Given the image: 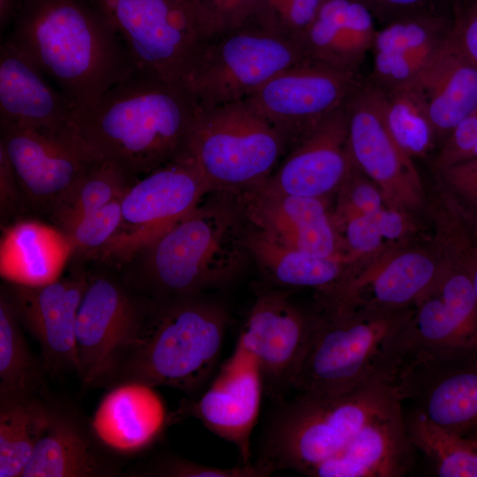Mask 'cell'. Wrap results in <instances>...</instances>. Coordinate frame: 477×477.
<instances>
[{"instance_id": "1", "label": "cell", "mask_w": 477, "mask_h": 477, "mask_svg": "<svg viewBox=\"0 0 477 477\" xmlns=\"http://www.w3.org/2000/svg\"><path fill=\"white\" fill-rule=\"evenodd\" d=\"M228 318L223 305L202 293L148 298L135 334L114 352L89 388L141 382L196 393L217 363Z\"/></svg>"}, {"instance_id": "2", "label": "cell", "mask_w": 477, "mask_h": 477, "mask_svg": "<svg viewBox=\"0 0 477 477\" xmlns=\"http://www.w3.org/2000/svg\"><path fill=\"white\" fill-rule=\"evenodd\" d=\"M198 111L185 84L134 70L94 104L76 111V121L99 158L136 178L186 151Z\"/></svg>"}, {"instance_id": "3", "label": "cell", "mask_w": 477, "mask_h": 477, "mask_svg": "<svg viewBox=\"0 0 477 477\" xmlns=\"http://www.w3.org/2000/svg\"><path fill=\"white\" fill-rule=\"evenodd\" d=\"M11 37L76 111L94 104L134 71L120 36L93 4L83 0H21Z\"/></svg>"}, {"instance_id": "4", "label": "cell", "mask_w": 477, "mask_h": 477, "mask_svg": "<svg viewBox=\"0 0 477 477\" xmlns=\"http://www.w3.org/2000/svg\"><path fill=\"white\" fill-rule=\"evenodd\" d=\"M248 255L235 201L203 199L133 258L139 268L125 284L150 299L201 294L234 281Z\"/></svg>"}, {"instance_id": "5", "label": "cell", "mask_w": 477, "mask_h": 477, "mask_svg": "<svg viewBox=\"0 0 477 477\" xmlns=\"http://www.w3.org/2000/svg\"><path fill=\"white\" fill-rule=\"evenodd\" d=\"M398 404L391 381L384 376L340 394L298 392L270 420L255 463L270 474L285 469L305 475Z\"/></svg>"}, {"instance_id": "6", "label": "cell", "mask_w": 477, "mask_h": 477, "mask_svg": "<svg viewBox=\"0 0 477 477\" xmlns=\"http://www.w3.org/2000/svg\"><path fill=\"white\" fill-rule=\"evenodd\" d=\"M411 310L356 313L316 306L292 390L340 394L380 376L392 382L399 335Z\"/></svg>"}, {"instance_id": "7", "label": "cell", "mask_w": 477, "mask_h": 477, "mask_svg": "<svg viewBox=\"0 0 477 477\" xmlns=\"http://www.w3.org/2000/svg\"><path fill=\"white\" fill-rule=\"evenodd\" d=\"M289 146L246 100L201 110L187 144L212 191L238 193L264 185Z\"/></svg>"}, {"instance_id": "8", "label": "cell", "mask_w": 477, "mask_h": 477, "mask_svg": "<svg viewBox=\"0 0 477 477\" xmlns=\"http://www.w3.org/2000/svg\"><path fill=\"white\" fill-rule=\"evenodd\" d=\"M135 71L185 84L206 43L188 0H92Z\"/></svg>"}, {"instance_id": "9", "label": "cell", "mask_w": 477, "mask_h": 477, "mask_svg": "<svg viewBox=\"0 0 477 477\" xmlns=\"http://www.w3.org/2000/svg\"><path fill=\"white\" fill-rule=\"evenodd\" d=\"M305 60L298 42L257 23L208 40L186 87L201 110L245 100L280 72Z\"/></svg>"}, {"instance_id": "10", "label": "cell", "mask_w": 477, "mask_h": 477, "mask_svg": "<svg viewBox=\"0 0 477 477\" xmlns=\"http://www.w3.org/2000/svg\"><path fill=\"white\" fill-rule=\"evenodd\" d=\"M211 191L187 151L135 179L121 200L120 227L97 256L115 263L130 262Z\"/></svg>"}, {"instance_id": "11", "label": "cell", "mask_w": 477, "mask_h": 477, "mask_svg": "<svg viewBox=\"0 0 477 477\" xmlns=\"http://www.w3.org/2000/svg\"><path fill=\"white\" fill-rule=\"evenodd\" d=\"M443 263L432 236L400 243L352 264L334 291L317 296L316 306L356 313L407 308L433 284Z\"/></svg>"}, {"instance_id": "12", "label": "cell", "mask_w": 477, "mask_h": 477, "mask_svg": "<svg viewBox=\"0 0 477 477\" xmlns=\"http://www.w3.org/2000/svg\"><path fill=\"white\" fill-rule=\"evenodd\" d=\"M348 147L355 167L382 191L387 204L419 220L428 216V195L411 157L383 119L381 90L360 82L345 102Z\"/></svg>"}, {"instance_id": "13", "label": "cell", "mask_w": 477, "mask_h": 477, "mask_svg": "<svg viewBox=\"0 0 477 477\" xmlns=\"http://www.w3.org/2000/svg\"><path fill=\"white\" fill-rule=\"evenodd\" d=\"M392 385L402 404L443 428L467 436L477 432V349L408 355Z\"/></svg>"}, {"instance_id": "14", "label": "cell", "mask_w": 477, "mask_h": 477, "mask_svg": "<svg viewBox=\"0 0 477 477\" xmlns=\"http://www.w3.org/2000/svg\"><path fill=\"white\" fill-rule=\"evenodd\" d=\"M360 82L358 73L305 59L276 74L245 100L293 146L343 106Z\"/></svg>"}, {"instance_id": "15", "label": "cell", "mask_w": 477, "mask_h": 477, "mask_svg": "<svg viewBox=\"0 0 477 477\" xmlns=\"http://www.w3.org/2000/svg\"><path fill=\"white\" fill-rule=\"evenodd\" d=\"M444 255V254H443ZM477 349V301L466 272L444 255L433 284L412 306L398 344V364L418 352Z\"/></svg>"}, {"instance_id": "16", "label": "cell", "mask_w": 477, "mask_h": 477, "mask_svg": "<svg viewBox=\"0 0 477 477\" xmlns=\"http://www.w3.org/2000/svg\"><path fill=\"white\" fill-rule=\"evenodd\" d=\"M0 147L25 198L50 212L101 159L80 135L26 128H1Z\"/></svg>"}, {"instance_id": "17", "label": "cell", "mask_w": 477, "mask_h": 477, "mask_svg": "<svg viewBox=\"0 0 477 477\" xmlns=\"http://www.w3.org/2000/svg\"><path fill=\"white\" fill-rule=\"evenodd\" d=\"M313 322V312L296 306L285 291H263L254 302L238 341L254 357L272 397L292 390Z\"/></svg>"}, {"instance_id": "18", "label": "cell", "mask_w": 477, "mask_h": 477, "mask_svg": "<svg viewBox=\"0 0 477 477\" xmlns=\"http://www.w3.org/2000/svg\"><path fill=\"white\" fill-rule=\"evenodd\" d=\"M88 278L79 271L43 285L6 282L2 287L21 326L38 343L45 371L52 376L78 373L76 319Z\"/></svg>"}, {"instance_id": "19", "label": "cell", "mask_w": 477, "mask_h": 477, "mask_svg": "<svg viewBox=\"0 0 477 477\" xmlns=\"http://www.w3.org/2000/svg\"><path fill=\"white\" fill-rule=\"evenodd\" d=\"M148 298L105 275L89 276L76 319L77 375L86 388L140 327Z\"/></svg>"}, {"instance_id": "20", "label": "cell", "mask_w": 477, "mask_h": 477, "mask_svg": "<svg viewBox=\"0 0 477 477\" xmlns=\"http://www.w3.org/2000/svg\"><path fill=\"white\" fill-rule=\"evenodd\" d=\"M263 389L257 361L238 341L208 389L197 400L184 404L171 417L198 419L216 435L236 447L241 464L249 465L250 437Z\"/></svg>"}, {"instance_id": "21", "label": "cell", "mask_w": 477, "mask_h": 477, "mask_svg": "<svg viewBox=\"0 0 477 477\" xmlns=\"http://www.w3.org/2000/svg\"><path fill=\"white\" fill-rule=\"evenodd\" d=\"M246 223L287 247L343 257L325 199L285 194L261 186L233 194Z\"/></svg>"}, {"instance_id": "22", "label": "cell", "mask_w": 477, "mask_h": 477, "mask_svg": "<svg viewBox=\"0 0 477 477\" xmlns=\"http://www.w3.org/2000/svg\"><path fill=\"white\" fill-rule=\"evenodd\" d=\"M11 37L0 50L1 128L80 135L75 108Z\"/></svg>"}, {"instance_id": "23", "label": "cell", "mask_w": 477, "mask_h": 477, "mask_svg": "<svg viewBox=\"0 0 477 477\" xmlns=\"http://www.w3.org/2000/svg\"><path fill=\"white\" fill-rule=\"evenodd\" d=\"M354 169L344 103L292 146L262 186L285 194L325 199L337 193Z\"/></svg>"}, {"instance_id": "24", "label": "cell", "mask_w": 477, "mask_h": 477, "mask_svg": "<svg viewBox=\"0 0 477 477\" xmlns=\"http://www.w3.org/2000/svg\"><path fill=\"white\" fill-rule=\"evenodd\" d=\"M121 456L95 434L90 420L53 398L50 423L21 477H113L122 473Z\"/></svg>"}, {"instance_id": "25", "label": "cell", "mask_w": 477, "mask_h": 477, "mask_svg": "<svg viewBox=\"0 0 477 477\" xmlns=\"http://www.w3.org/2000/svg\"><path fill=\"white\" fill-rule=\"evenodd\" d=\"M451 15L436 7L394 19L377 29L371 80L382 90L413 82L448 36Z\"/></svg>"}, {"instance_id": "26", "label": "cell", "mask_w": 477, "mask_h": 477, "mask_svg": "<svg viewBox=\"0 0 477 477\" xmlns=\"http://www.w3.org/2000/svg\"><path fill=\"white\" fill-rule=\"evenodd\" d=\"M414 450L398 404L367 422L337 454L305 475L401 477L413 466Z\"/></svg>"}, {"instance_id": "27", "label": "cell", "mask_w": 477, "mask_h": 477, "mask_svg": "<svg viewBox=\"0 0 477 477\" xmlns=\"http://www.w3.org/2000/svg\"><path fill=\"white\" fill-rule=\"evenodd\" d=\"M375 19L360 0H323L298 42L305 59L358 73L372 49Z\"/></svg>"}, {"instance_id": "28", "label": "cell", "mask_w": 477, "mask_h": 477, "mask_svg": "<svg viewBox=\"0 0 477 477\" xmlns=\"http://www.w3.org/2000/svg\"><path fill=\"white\" fill-rule=\"evenodd\" d=\"M168 421L164 404L155 387L125 382L107 390L90 419L98 439L123 457L151 445Z\"/></svg>"}, {"instance_id": "29", "label": "cell", "mask_w": 477, "mask_h": 477, "mask_svg": "<svg viewBox=\"0 0 477 477\" xmlns=\"http://www.w3.org/2000/svg\"><path fill=\"white\" fill-rule=\"evenodd\" d=\"M411 83L422 97L436 139L442 142L477 109V65L459 48L450 31Z\"/></svg>"}, {"instance_id": "30", "label": "cell", "mask_w": 477, "mask_h": 477, "mask_svg": "<svg viewBox=\"0 0 477 477\" xmlns=\"http://www.w3.org/2000/svg\"><path fill=\"white\" fill-rule=\"evenodd\" d=\"M72 254V243L60 228L21 220L3 230L0 273L8 283L47 284L61 277Z\"/></svg>"}, {"instance_id": "31", "label": "cell", "mask_w": 477, "mask_h": 477, "mask_svg": "<svg viewBox=\"0 0 477 477\" xmlns=\"http://www.w3.org/2000/svg\"><path fill=\"white\" fill-rule=\"evenodd\" d=\"M246 242L249 254L277 286L313 288L325 295L342 283L351 266L340 256L322 257L280 245L247 224Z\"/></svg>"}, {"instance_id": "32", "label": "cell", "mask_w": 477, "mask_h": 477, "mask_svg": "<svg viewBox=\"0 0 477 477\" xmlns=\"http://www.w3.org/2000/svg\"><path fill=\"white\" fill-rule=\"evenodd\" d=\"M53 397L0 390V477H21L48 429Z\"/></svg>"}, {"instance_id": "33", "label": "cell", "mask_w": 477, "mask_h": 477, "mask_svg": "<svg viewBox=\"0 0 477 477\" xmlns=\"http://www.w3.org/2000/svg\"><path fill=\"white\" fill-rule=\"evenodd\" d=\"M405 420L413 446L431 461L438 476L477 477V437L448 431L413 408Z\"/></svg>"}, {"instance_id": "34", "label": "cell", "mask_w": 477, "mask_h": 477, "mask_svg": "<svg viewBox=\"0 0 477 477\" xmlns=\"http://www.w3.org/2000/svg\"><path fill=\"white\" fill-rule=\"evenodd\" d=\"M42 361L31 352L23 327L2 288L0 293V390L47 392Z\"/></svg>"}, {"instance_id": "35", "label": "cell", "mask_w": 477, "mask_h": 477, "mask_svg": "<svg viewBox=\"0 0 477 477\" xmlns=\"http://www.w3.org/2000/svg\"><path fill=\"white\" fill-rule=\"evenodd\" d=\"M137 179L115 163L100 159L55 206L51 214L61 230L121 199Z\"/></svg>"}, {"instance_id": "36", "label": "cell", "mask_w": 477, "mask_h": 477, "mask_svg": "<svg viewBox=\"0 0 477 477\" xmlns=\"http://www.w3.org/2000/svg\"><path fill=\"white\" fill-rule=\"evenodd\" d=\"M380 90L382 116L390 132L411 157L424 156L437 139L419 91L412 83Z\"/></svg>"}, {"instance_id": "37", "label": "cell", "mask_w": 477, "mask_h": 477, "mask_svg": "<svg viewBox=\"0 0 477 477\" xmlns=\"http://www.w3.org/2000/svg\"><path fill=\"white\" fill-rule=\"evenodd\" d=\"M345 261L354 264L397 245L403 233L399 215L388 205L333 223Z\"/></svg>"}, {"instance_id": "38", "label": "cell", "mask_w": 477, "mask_h": 477, "mask_svg": "<svg viewBox=\"0 0 477 477\" xmlns=\"http://www.w3.org/2000/svg\"><path fill=\"white\" fill-rule=\"evenodd\" d=\"M121 200L109 203L62 230L72 243L73 254L97 255L117 234L122 221Z\"/></svg>"}, {"instance_id": "39", "label": "cell", "mask_w": 477, "mask_h": 477, "mask_svg": "<svg viewBox=\"0 0 477 477\" xmlns=\"http://www.w3.org/2000/svg\"><path fill=\"white\" fill-rule=\"evenodd\" d=\"M136 476L159 477H265L270 473L256 463L223 468L199 464L180 457L165 456L150 461L140 470L130 473Z\"/></svg>"}, {"instance_id": "40", "label": "cell", "mask_w": 477, "mask_h": 477, "mask_svg": "<svg viewBox=\"0 0 477 477\" xmlns=\"http://www.w3.org/2000/svg\"><path fill=\"white\" fill-rule=\"evenodd\" d=\"M323 0H265L256 23L299 42Z\"/></svg>"}, {"instance_id": "41", "label": "cell", "mask_w": 477, "mask_h": 477, "mask_svg": "<svg viewBox=\"0 0 477 477\" xmlns=\"http://www.w3.org/2000/svg\"><path fill=\"white\" fill-rule=\"evenodd\" d=\"M207 41L254 23L244 0H188Z\"/></svg>"}, {"instance_id": "42", "label": "cell", "mask_w": 477, "mask_h": 477, "mask_svg": "<svg viewBox=\"0 0 477 477\" xmlns=\"http://www.w3.org/2000/svg\"><path fill=\"white\" fill-rule=\"evenodd\" d=\"M333 223L368 214L385 207L387 201L380 188L356 167L337 191Z\"/></svg>"}, {"instance_id": "43", "label": "cell", "mask_w": 477, "mask_h": 477, "mask_svg": "<svg viewBox=\"0 0 477 477\" xmlns=\"http://www.w3.org/2000/svg\"><path fill=\"white\" fill-rule=\"evenodd\" d=\"M435 170L437 184L477 223V157Z\"/></svg>"}, {"instance_id": "44", "label": "cell", "mask_w": 477, "mask_h": 477, "mask_svg": "<svg viewBox=\"0 0 477 477\" xmlns=\"http://www.w3.org/2000/svg\"><path fill=\"white\" fill-rule=\"evenodd\" d=\"M450 34L477 65V0L452 5Z\"/></svg>"}, {"instance_id": "45", "label": "cell", "mask_w": 477, "mask_h": 477, "mask_svg": "<svg viewBox=\"0 0 477 477\" xmlns=\"http://www.w3.org/2000/svg\"><path fill=\"white\" fill-rule=\"evenodd\" d=\"M384 24L399 17L435 8L436 0H360Z\"/></svg>"}, {"instance_id": "46", "label": "cell", "mask_w": 477, "mask_h": 477, "mask_svg": "<svg viewBox=\"0 0 477 477\" xmlns=\"http://www.w3.org/2000/svg\"><path fill=\"white\" fill-rule=\"evenodd\" d=\"M19 193H22L13 169L5 151L0 147V202L2 213L7 214L11 211L19 201Z\"/></svg>"}, {"instance_id": "47", "label": "cell", "mask_w": 477, "mask_h": 477, "mask_svg": "<svg viewBox=\"0 0 477 477\" xmlns=\"http://www.w3.org/2000/svg\"><path fill=\"white\" fill-rule=\"evenodd\" d=\"M19 2L18 0H0V24L4 28L16 15Z\"/></svg>"}, {"instance_id": "48", "label": "cell", "mask_w": 477, "mask_h": 477, "mask_svg": "<svg viewBox=\"0 0 477 477\" xmlns=\"http://www.w3.org/2000/svg\"><path fill=\"white\" fill-rule=\"evenodd\" d=\"M265 0H244L246 5L247 6L254 22L256 23L259 19L264 5Z\"/></svg>"}, {"instance_id": "49", "label": "cell", "mask_w": 477, "mask_h": 477, "mask_svg": "<svg viewBox=\"0 0 477 477\" xmlns=\"http://www.w3.org/2000/svg\"><path fill=\"white\" fill-rule=\"evenodd\" d=\"M476 157H477V145L475 146L474 149L473 150L469 159H473V158H476Z\"/></svg>"}, {"instance_id": "50", "label": "cell", "mask_w": 477, "mask_h": 477, "mask_svg": "<svg viewBox=\"0 0 477 477\" xmlns=\"http://www.w3.org/2000/svg\"><path fill=\"white\" fill-rule=\"evenodd\" d=\"M449 1L450 2L451 5H454V4H458L465 1H467V0H449Z\"/></svg>"}, {"instance_id": "51", "label": "cell", "mask_w": 477, "mask_h": 477, "mask_svg": "<svg viewBox=\"0 0 477 477\" xmlns=\"http://www.w3.org/2000/svg\"><path fill=\"white\" fill-rule=\"evenodd\" d=\"M468 436L477 437V432H475L474 434H473V435H468Z\"/></svg>"}]
</instances>
